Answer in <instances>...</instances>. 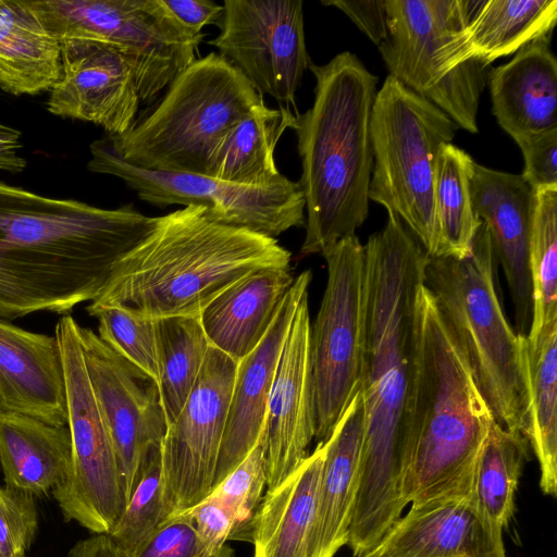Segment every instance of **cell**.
<instances>
[{
  "label": "cell",
  "mask_w": 557,
  "mask_h": 557,
  "mask_svg": "<svg viewBox=\"0 0 557 557\" xmlns=\"http://www.w3.org/2000/svg\"><path fill=\"white\" fill-rule=\"evenodd\" d=\"M78 334L89 382L128 500L145 446L162 442L168 430L159 386L92 330L79 325Z\"/></svg>",
  "instance_id": "16"
},
{
  "label": "cell",
  "mask_w": 557,
  "mask_h": 557,
  "mask_svg": "<svg viewBox=\"0 0 557 557\" xmlns=\"http://www.w3.org/2000/svg\"><path fill=\"white\" fill-rule=\"evenodd\" d=\"M458 128L441 109L391 75L376 91L369 199L395 214L430 258L442 255L434 197L437 154Z\"/></svg>",
  "instance_id": "8"
},
{
  "label": "cell",
  "mask_w": 557,
  "mask_h": 557,
  "mask_svg": "<svg viewBox=\"0 0 557 557\" xmlns=\"http://www.w3.org/2000/svg\"><path fill=\"white\" fill-rule=\"evenodd\" d=\"M364 245L360 393L364 438L348 531L354 557L374 549L408 505L406 420L416 356V309L429 256L393 213Z\"/></svg>",
  "instance_id": "1"
},
{
  "label": "cell",
  "mask_w": 557,
  "mask_h": 557,
  "mask_svg": "<svg viewBox=\"0 0 557 557\" xmlns=\"http://www.w3.org/2000/svg\"><path fill=\"white\" fill-rule=\"evenodd\" d=\"M302 0H225L208 40L262 96L297 111L296 91L311 63L306 47Z\"/></svg>",
  "instance_id": "14"
},
{
  "label": "cell",
  "mask_w": 557,
  "mask_h": 557,
  "mask_svg": "<svg viewBox=\"0 0 557 557\" xmlns=\"http://www.w3.org/2000/svg\"><path fill=\"white\" fill-rule=\"evenodd\" d=\"M528 435L541 469L540 487L557 494V319L524 337Z\"/></svg>",
  "instance_id": "31"
},
{
  "label": "cell",
  "mask_w": 557,
  "mask_h": 557,
  "mask_svg": "<svg viewBox=\"0 0 557 557\" xmlns=\"http://www.w3.org/2000/svg\"><path fill=\"white\" fill-rule=\"evenodd\" d=\"M21 132L0 123V170L13 174L25 170L27 161L21 157Z\"/></svg>",
  "instance_id": "45"
},
{
  "label": "cell",
  "mask_w": 557,
  "mask_h": 557,
  "mask_svg": "<svg viewBox=\"0 0 557 557\" xmlns=\"http://www.w3.org/2000/svg\"><path fill=\"white\" fill-rule=\"evenodd\" d=\"M0 411L67 425L63 360L55 335L0 319Z\"/></svg>",
  "instance_id": "22"
},
{
  "label": "cell",
  "mask_w": 557,
  "mask_h": 557,
  "mask_svg": "<svg viewBox=\"0 0 557 557\" xmlns=\"http://www.w3.org/2000/svg\"><path fill=\"white\" fill-rule=\"evenodd\" d=\"M140 103L134 69L121 47L90 38L61 40V76L47 101L51 114L120 136L136 124Z\"/></svg>",
  "instance_id": "17"
},
{
  "label": "cell",
  "mask_w": 557,
  "mask_h": 557,
  "mask_svg": "<svg viewBox=\"0 0 557 557\" xmlns=\"http://www.w3.org/2000/svg\"><path fill=\"white\" fill-rule=\"evenodd\" d=\"M69 557H127L109 534L98 533L77 542Z\"/></svg>",
  "instance_id": "46"
},
{
  "label": "cell",
  "mask_w": 557,
  "mask_h": 557,
  "mask_svg": "<svg viewBox=\"0 0 557 557\" xmlns=\"http://www.w3.org/2000/svg\"><path fill=\"white\" fill-rule=\"evenodd\" d=\"M294 280L290 265L268 267L225 288L199 314L209 344L239 362L263 339Z\"/></svg>",
  "instance_id": "25"
},
{
  "label": "cell",
  "mask_w": 557,
  "mask_h": 557,
  "mask_svg": "<svg viewBox=\"0 0 557 557\" xmlns=\"http://www.w3.org/2000/svg\"><path fill=\"white\" fill-rule=\"evenodd\" d=\"M261 101L263 96L237 67L210 52L173 79L145 119L103 139L128 164L208 175L221 139Z\"/></svg>",
  "instance_id": "7"
},
{
  "label": "cell",
  "mask_w": 557,
  "mask_h": 557,
  "mask_svg": "<svg viewBox=\"0 0 557 557\" xmlns=\"http://www.w3.org/2000/svg\"><path fill=\"white\" fill-rule=\"evenodd\" d=\"M344 12L367 37L379 46L386 37L385 0H321Z\"/></svg>",
  "instance_id": "43"
},
{
  "label": "cell",
  "mask_w": 557,
  "mask_h": 557,
  "mask_svg": "<svg viewBox=\"0 0 557 557\" xmlns=\"http://www.w3.org/2000/svg\"><path fill=\"white\" fill-rule=\"evenodd\" d=\"M159 391L168 425L186 403L203 364L209 341L199 315L156 320Z\"/></svg>",
  "instance_id": "32"
},
{
  "label": "cell",
  "mask_w": 557,
  "mask_h": 557,
  "mask_svg": "<svg viewBox=\"0 0 557 557\" xmlns=\"http://www.w3.org/2000/svg\"><path fill=\"white\" fill-rule=\"evenodd\" d=\"M61 76V41L28 1L0 0V89L14 96L50 90Z\"/></svg>",
  "instance_id": "28"
},
{
  "label": "cell",
  "mask_w": 557,
  "mask_h": 557,
  "mask_svg": "<svg viewBox=\"0 0 557 557\" xmlns=\"http://www.w3.org/2000/svg\"><path fill=\"white\" fill-rule=\"evenodd\" d=\"M462 47L468 60L487 67L528 42L549 35L557 20L556 0H466Z\"/></svg>",
  "instance_id": "30"
},
{
  "label": "cell",
  "mask_w": 557,
  "mask_h": 557,
  "mask_svg": "<svg viewBox=\"0 0 557 557\" xmlns=\"http://www.w3.org/2000/svg\"><path fill=\"white\" fill-rule=\"evenodd\" d=\"M237 362L209 346L196 383L162 441L166 516L190 509L213 490Z\"/></svg>",
  "instance_id": "15"
},
{
  "label": "cell",
  "mask_w": 557,
  "mask_h": 557,
  "mask_svg": "<svg viewBox=\"0 0 557 557\" xmlns=\"http://www.w3.org/2000/svg\"><path fill=\"white\" fill-rule=\"evenodd\" d=\"M524 169L521 177L533 189L557 188V127L518 136Z\"/></svg>",
  "instance_id": "41"
},
{
  "label": "cell",
  "mask_w": 557,
  "mask_h": 557,
  "mask_svg": "<svg viewBox=\"0 0 557 557\" xmlns=\"http://www.w3.org/2000/svg\"><path fill=\"white\" fill-rule=\"evenodd\" d=\"M311 278L310 270L295 277L263 339L237 362L213 488L246 458L259 441L281 351L296 308L302 295L308 292Z\"/></svg>",
  "instance_id": "20"
},
{
  "label": "cell",
  "mask_w": 557,
  "mask_h": 557,
  "mask_svg": "<svg viewBox=\"0 0 557 557\" xmlns=\"http://www.w3.org/2000/svg\"><path fill=\"white\" fill-rule=\"evenodd\" d=\"M187 511L191 516L197 531L212 550H218L227 541H233L235 519L213 495L209 494Z\"/></svg>",
  "instance_id": "42"
},
{
  "label": "cell",
  "mask_w": 557,
  "mask_h": 557,
  "mask_svg": "<svg viewBox=\"0 0 557 557\" xmlns=\"http://www.w3.org/2000/svg\"><path fill=\"white\" fill-rule=\"evenodd\" d=\"M299 113L288 108L256 104L233 125L211 156L208 175L242 186L260 187L278 180L276 145Z\"/></svg>",
  "instance_id": "29"
},
{
  "label": "cell",
  "mask_w": 557,
  "mask_h": 557,
  "mask_svg": "<svg viewBox=\"0 0 557 557\" xmlns=\"http://www.w3.org/2000/svg\"><path fill=\"white\" fill-rule=\"evenodd\" d=\"M549 44L550 34L541 36L486 75L493 114L512 139L557 127V60Z\"/></svg>",
  "instance_id": "24"
},
{
  "label": "cell",
  "mask_w": 557,
  "mask_h": 557,
  "mask_svg": "<svg viewBox=\"0 0 557 557\" xmlns=\"http://www.w3.org/2000/svg\"><path fill=\"white\" fill-rule=\"evenodd\" d=\"M470 196L476 216L488 231L497 263L505 273L515 309L516 333L527 336L532 319L528 253L534 190L521 175L475 163Z\"/></svg>",
  "instance_id": "19"
},
{
  "label": "cell",
  "mask_w": 557,
  "mask_h": 557,
  "mask_svg": "<svg viewBox=\"0 0 557 557\" xmlns=\"http://www.w3.org/2000/svg\"><path fill=\"white\" fill-rule=\"evenodd\" d=\"M385 12L387 34L379 50L389 75L458 127L478 133L487 73L463 51L466 0H385Z\"/></svg>",
  "instance_id": "9"
},
{
  "label": "cell",
  "mask_w": 557,
  "mask_h": 557,
  "mask_svg": "<svg viewBox=\"0 0 557 557\" xmlns=\"http://www.w3.org/2000/svg\"><path fill=\"white\" fill-rule=\"evenodd\" d=\"M71 459L67 425L0 411V468L7 486L34 497L52 493L66 480Z\"/></svg>",
  "instance_id": "27"
},
{
  "label": "cell",
  "mask_w": 557,
  "mask_h": 557,
  "mask_svg": "<svg viewBox=\"0 0 557 557\" xmlns=\"http://www.w3.org/2000/svg\"><path fill=\"white\" fill-rule=\"evenodd\" d=\"M45 27L60 41L90 38L121 47L134 69L144 104L191 62L201 38L188 36L161 0L28 1Z\"/></svg>",
  "instance_id": "10"
},
{
  "label": "cell",
  "mask_w": 557,
  "mask_h": 557,
  "mask_svg": "<svg viewBox=\"0 0 557 557\" xmlns=\"http://www.w3.org/2000/svg\"><path fill=\"white\" fill-rule=\"evenodd\" d=\"M357 557H367L366 555H362V556H357Z\"/></svg>",
  "instance_id": "48"
},
{
  "label": "cell",
  "mask_w": 557,
  "mask_h": 557,
  "mask_svg": "<svg viewBox=\"0 0 557 557\" xmlns=\"http://www.w3.org/2000/svg\"><path fill=\"white\" fill-rule=\"evenodd\" d=\"M37 531L35 497L0 486V547L10 556H25Z\"/></svg>",
  "instance_id": "40"
},
{
  "label": "cell",
  "mask_w": 557,
  "mask_h": 557,
  "mask_svg": "<svg viewBox=\"0 0 557 557\" xmlns=\"http://www.w3.org/2000/svg\"><path fill=\"white\" fill-rule=\"evenodd\" d=\"M530 443L521 433L492 422L481 449L472 499L495 525L504 529L515 511V495Z\"/></svg>",
  "instance_id": "33"
},
{
  "label": "cell",
  "mask_w": 557,
  "mask_h": 557,
  "mask_svg": "<svg viewBox=\"0 0 557 557\" xmlns=\"http://www.w3.org/2000/svg\"><path fill=\"white\" fill-rule=\"evenodd\" d=\"M314 100L294 131L301 160L306 235L301 256L322 253L356 235L369 212L373 168L370 121L377 76L350 51L312 62Z\"/></svg>",
  "instance_id": "5"
},
{
  "label": "cell",
  "mask_w": 557,
  "mask_h": 557,
  "mask_svg": "<svg viewBox=\"0 0 557 557\" xmlns=\"http://www.w3.org/2000/svg\"><path fill=\"white\" fill-rule=\"evenodd\" d=\"M166 518L162 488V442H150L141 453L124 512L109 535L128 556Z\"/></svg>",
  "instance_id": "36"
},
{
  "label": "cell",
  "mask_w": 557,
  "mask_h": 557,
  "mask_svg": "<svg viewBox=\"0 0 557 557\" xmlns=\"http://www.w3.org/2000/svg\"><path fill=\"white\" fill-rule=\"evenodd\" d=\"M367 557H506L503 529L472 497L411 507Z\"/></svg>",
  "instance_id": "21"
},
{
  "label": "cell",
  "mask_w": 557,
  "mask_h": 557,
  "mask_svg": "<svg viewBox=\"0 0 557 557\" xmlns=\"http://www.w3.org/2000/svg\"><path fill=\"white\" fill-rule=\"evenodd\" d=\"M0 557H25V556H10L7 553H4L0 547Z\"/></svg>",
  "instance_id": "47"
},
{
  "label": "cell",
  "mask_w": 557,
  "mask_h": 557,
  "mask_svg": "<svg viewBox=\"0 0 557 557\" xmlns=\"http://www.w3.org/2000/svg\"><path fill=\"white\" fill-rule=\"evenodd\" d=\"M364 423L359 388L325 442L310 557H334L347 545L360 480Z\"/></svg>",
  "instance_id": "23"
},
{
  "label": "cell",
  "mask_w": 557,
  "mask_h": 557,
  "mask_svg": "<svg viewBox=\"0 0 557 557\" xmlns=\"http://www.w3.org/2000/svg\"><path fill=\"white\" fill-rule=\"evenodd\" d=\"M327 281L310 327L314 440L325 443L359 389L364 330L366 252L357 235L321 253Z\"/></svg>",
  "instance_id": "11"
},
{
  "label": "cell",
  "mask_w": 557,
  "mask_h": 557,
  "mask_svg": "<svg viewBox=\"0 0 557 557\" xmlns=\"http://www.w3.org/2000/svg\"><path fill=\"white\" fill-rule=\"evenodd\" d=\"M495 257L484 223L463 258L428 259L424 285L430 289L467 357L494 420L528 435V393L523 339L509 324L495 284Z\"/></svg>",
  "instance_id": "6"
},
{
  "label": "cell",
  "mask_w": 557,
  "mask_h": 557,
  "mask_svg": "<svg viewBox=\"0 0 557 557\" xmlns=\"http://www.w3.org/2000/svg\"><path fill=\"white\" fill-rule=\"evenodd\" d=\"M310 327L306 292L281 351L260 434L268 490L276 487L300 466L314 438Z\"/></svg>",
  "instance_id": "18"
},
{
  "label": "cell",
  "mask_w": 557,
  "mask_h": 557,
  "mask_svg": "<svg viewBox=\"0 0 557 557\" xmlns=\"http://www.w3.org/2000/svg\"><path fill=\"white\" fill-rule=\"evenodd\" d=\"M325 443L282 483L268 490L252 521L253 557H310Z\"/></svg>",
  "instance_id": "26"
},
{
  "label": "cell",
  "mask_w": 557,
  "mask_h": 557,
  "mask_svg": "<svg viewBox=\"0 0 557 557\" xmlns=\"http://www.w3.org/2000/svg\"><path fill=\"white\" fill-rule=\"evenodd\" d=\"M98 320V336L111 349L159 383L156 320L116 306L86 308Z\"/></svg>",
  "instance_id": "37"
},
{
  "label": "cell",
  "mask_w": 557,
  "mask_h": 557,
  "mask_svg": "<svg viewBox=\"0 0 557 557\" xmlns=\"http://www.w3.org/2000/svg\"><path fill=\"white\" fill-rule=\"evenodd\" d=\"M161 3L183 30L194 38L203 37L202 28L216 25L223 12V5L211 0H161Z\"/></svg>",
  "instance_id": "44"
},
{
  "label": "cell",
  "mask_w": 557,
  "mask_h": 557,
  "mask_svg": "<svg viewBox=\"0 0 557 557\" xmlns=\"http://www.w3.org/2000/svg\"><path fill=\"white\" fill-rule=\"evenodd\" d=\"M154 216L103 209L0 182V319L66 314L92 301Z\"/></svg>",
  "instance_id": "2"
},
{
  "label": "cell",
  "mask_w": 557,
  "mask_h": 557,
  "mask_svg": "<svg viewBox=\"0 0 557 557\" xmlns=\"http://www.w3.org/2000/svg\"><path fill=\"white\" fill-rule=\"evenodd\" d=\"M89 150V171L121 178L140 200L161 209L200 206L222 223L273 238L306 224L301 187L284 175L265 186H242L209 175L128 164L103 138L92 141Z\"/></svg>",
  "instance_id": "13"
},
{
  "label": "cell",
  "mask_w": 557,
  "mask_h": 557,
  "mask_svg": "<svg viewBox=\"0 0 557 557\" xmlns=\"http://www.w3.org/2000/svg\"><path fill=\"white\" fill-rule=\"evenodd\" d=\"M475 162L451 143L438 151L434 197L440 226L441 257L463 258L470 253L481 225L470 196V180Z\"/></svg>",
  "instance_id": "34"
},
{
  "label": "cell",
  "mask_w": 557,
  "mask_h": 557,
  "mask_svg": "<svg viewBox=\"0 0 557 557\" xmlns=\"http://www.w3.org/2000/svg\"><path fill=\"white\" fill-rule=\"evenodd\" d=\"M532 319L525 337L557 319V188L534 190L529 237Z\"/></svg>",
  "instance_id": "35"
},
{
  "label": "cell",
  "mask_w": 557,
  "mask_h": 557,
  "mask_svg": "<svg viewBox=\"0 0 557 557\" xmlns=\"http://www.w3.org/2000/svg\"><path fill=\"white\" fill-rule=\"evenodd\" d=\"M127 557H236V555L227 544L218 550H212L197 531L191 516L186 510L164 519Z\"/></svg>",
  "instance_id": "39"
},
{
  "label": "cell",
  "mask_w": 557,
  "mask_h": 557,
  "mask_svg": "<svg viewBox=\"0 0 557 557\" xmlns=\"http://www.w3.org/2000/svg\"><path fill=\"white\" fill-rule=\"evenodd\" d=\"M290 258L275 238L187 206L153 218L87 308L116 306L152 320L199 315L237 280L262 268L289 265Z\"/></svg>",
  "instance_id": "3"
},
{
  "label": "cell",
  "mask_w": 557,
  "mask_h": 557,
  "mask_svg": "<svg viewBox=\"0 0 557 557\" xmlns=\"http://www.w3.org/2000/svg\"><path fill=\"white\" fill-rule=\"evenodd\" d=\"M265 485L263 448L259 436L246 458L210 493L235 519L233 541L251 542L252 521Z\"/></svg>",
  "instance_id": "38"
},
{
  "label": "cell",
  "mask_w": 557,
  "mask_h": 557,
  "mask_svg": "<svg viewBox=\"0 0 557 557\" xmlns=\"http://www.w3.org/2000/svg\"><path fill=\"white\" fill-rule=\"evenodd\" d=\"M78 330L70 314L63 315L54 330L64 368L72 459L66 480L52 495L66 521H76L94 534H110L127 497L86 371Z\"/></svg>",
  "instance_id": "12"
},
{
  "label": "cell",
  "mask_w": 557,
  "mask_h": 557,
  "mask_svg": "<svg viewBox=\"0 0 557 557\" xmlns=\"http://www.w3.org/2000/svg\"><path fill=\"white\" fill-rule=\"evenodd\" d=\"M493 421L463 349L423 283L406 420L407 504L472 497L478 459Z\"/></svg>",
  "instance_id": "4"
}]
</instances>
